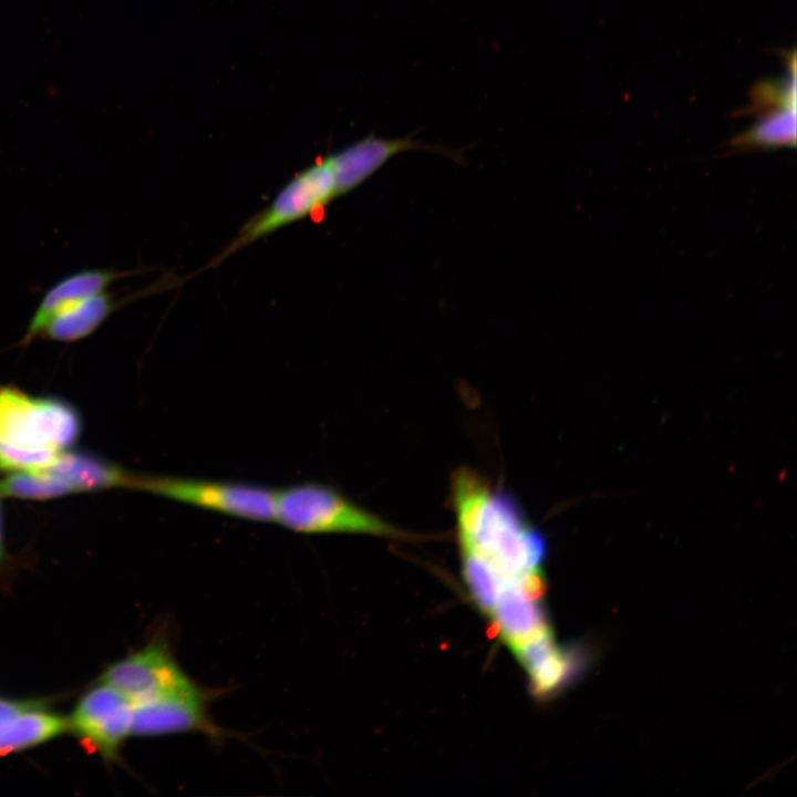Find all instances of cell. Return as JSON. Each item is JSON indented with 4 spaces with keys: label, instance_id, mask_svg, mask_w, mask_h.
<instances>
[{
    "label": "cell",
    "instance_id": "obj_1",
    "mask_svg": "<svg viewBox=\"0 0 797 797\" xmlns=\"http://www.w3.org/2000/svg\"><path fill=\"white\" fill-rule=\"evenodd\" d=\"M451 499L459 550L478 553L506 581L541 569L546 538L511 496L476 470L460 467L452 475Z\"/></svg>",
    "mask_w": 797,
    "mask_h": 797
},
{
    "label": "cell",
    "instance_id": "obj_2",
    "mask_svg": "<svg viewBox=\"0 0 797 797\" xmlns=\"http://www.w3.org/2000/svg\"><path fill=\"white\" fill-rule=\"evenodd\" d=\"M79 433V416L65 403L0 387L1 468L42 469L52 464Z\"/></svg>",
    "mask_w": 797,
    "mask_h": 797
},
{
    "label": "cell",
    "instance_id": "obj_3",
    "mask_svg": "<svg viewBox=\"0 0 797 797\" xmlns=\"http://www.w3.org/2000/svg\"><path fill=\"white\" fill-rule=\"evenodd\" d=\"M273 520L300 534H361L406 538L407 534L360 507L331 486L301 483L276 490Z\"/></svg>",
    "mask_w": 797,
    "mask_h": 797
},
{
    "label": "cell",
    "instance_id": "obj_4",
    "mask_svg": "<svg viewBox=\"0 0 797 797\" xmlns=\"http://www.w3.org/2000/svg\"><path fill=\"white\" fill-rule=\"evenodd\" d=\"M338 197L335 175L325 156L293 176L262 210L242 225L232 240L205 269L215 268L252 242L319 213Z\"/></svg>",
    "mask_w": 797,
    "mask_h": 797
},
{
    "label": "cell",
    "instance_id": "obj_5",
    "mask_svg": "<svg viewBox=\"0 0 797 797\" xmlns=\"http://www.w3.org/2000/svg\"><path fill=\"white\" fill-rule=\"evenodd\" d=\"M138 489L246 520L271 521L275 516L276 490L249 483L141 476Z\"/></svg>",
    "mask_w": 797,
    "mask_h": 797
},
{
    "label": "cell",
    "instance_id": "obj_6",
    "mask_svg": "<svg viewBox=\"0 0 797 797\" xmlns=\"http://www.w3.org/2000/svg\"><path fill=\"white\" fill-rule=\"evenodd\" d=\"M133 705L201 692L159 639L110 665L101 677Z\"/></svg>",
    "mask_w": 797,
    "mask_h": 797
},
{
    "label": "cell",
    "instance_id": "obj_7",
    "mask_svg": "<svg viewBox=\"0 0 797 797\" xmlns=\"http://www.w3.org/2000/svg\"><path fill=\"white\" fill-rule=\"evenodd\" d=\"M133 703L100 681L75 704L68 717V731L104 759L114 760L125 741L133 736Z\"/></svg>",
    "mask_w": 797,
    "mask_h": 797
},
{
    "label": "cell",
    "instance_id": "obj_8",
    "mask_svg": "<svg viewBox=\"0 0 797 797\" xmlns=\"http://www.w3.org/2000/svg\"><path fill=\"white\" fill-rule=\"evenodd\" d=\"M414 133L405 136L385 138L368 136L334 152L328 156L333 168L339 197L358 188L390 158L406 151H428L462 163L459 149L447 146L425 144L413 139Z\"/></svg>",
    "mask_w": 797,
    "mask_h": 797
},
{
    "label": "cell",
    "instance_id": "obj_9",
    "mask_svg": "<svg viewBox=\"0 0 797 797\" xmlns=\"http://www.w3.org/2000/svg\"><path fill=\"white\" fill-rule=\"evenodd\" d=\"M547 589L542 570L505 581L490 613L496 633L509 648L548 627L541 598Z\"/></svg>",
    "mask_w": 797,
    "mask_h": 797
},
{
    "label": "cell",
    "instance_id": "obj_10",
    "mask_svg": "<svg viewBox=\"0 0 797 797\" xmlns=\"http://www.w3.org/2000/svg\"><path fill=\"white\" fill-rule=\"evenodd\" d=\"M201 732L218 735L208 713V697L199 693L134 705L133 735L141 737Z\"/></svg>",
    "mask_w": 797,
    "mask_h": 797
},
{
    "label": "cell",
    "instance_id": "obj_11",
    "mask_svg": "<svg viewBox=\"0 0 797 797\" xmlns=\"http://www.w3.org/2000/svg\"><path fill=\"white\" fill-rule=\"evenodd\" d=\"M68 732V717L29 700L0 695V756L50 742Z\"/></svg>",
    "mask_w": 797,
    "mask_h": 797
},
{
    "label": "cell",
    "instance_id": "obj_12",
    "mask_svg": "<svg viewBox=\"0 0 797 797\" xmlns=\"http://www.w3.org/2000/svg\"><path fill=\"white\" fill-rule=\"evenodd\" d=\"M134 273V270L85 269L62 278L42 296L29 321L24 341L40 335L45 323L60 310L79 300L106 291L113 282Z\"/></svg>",
    "mask_w": 797,
    "mask_h": 797
},
{
    "label": "cell",
    "instance_id": "obj_13",
    "mask_svg": "<svg viewBox=\"0 0 797 797\" xmlns=\"http://www.w3.org/2000/svg\"><path fill=\"white\" fill-rule=\"evenodd\" d=\"M123 304V299L116 300L107 290L90 296L56 312L40 335L62 342L81 340L93 333Z\"/></svg>",
    "mask_w": 797,
    "mask_h": 797
},
{
    "label": "cell",
    "instance_id": "obj_14",
    "mask_svg": "<svg viewBox=\"0 0 797 797\" xmlns=\"http://www.w3.org/2000/svg\"><path fill=\"white\" fill-rule=\"evenodd\" d=\"M66 482L73 491L112 487L138 488L141 476L123 468L79 454L61 453L49 466L39 469Z\"/></svg>",
    "mask_w": 797,
    "mask_h": 797
},
{
    "label": "cell",
    "instance_id": "obj_15",
    "mask_svg": "<svg viewBox=\"0 0 797 797\" xmlns=\"http://www.w3.org/2000/svg\"><path fill=\"white\" fill-rule=\"evenodd\" d=\"M796 142V104L775 106L734 145L741 147L794 146Z\"/></svg>",
    "mask_w": 797,
    "mask_h": 797
},
{
    "label": "cell",
    "instance_id": "obj_16",
    "mask_svg": "<svg viewBox=\"0 0 797 797\" xmlns=\"http://www.w3.org/2000/svg\"><path fill=\"white\" fill-rule=\"evenodd\" d=\"M587 663V655L578 648L558 649L527 673L531 689L539 696H547L567 685Z\"/></svg>",
    "mask_w": 797,
    "mask_h": 797
},
{
    "label": "cell",
    "instance_id": "obj_17",
    "mask_svg": "<svg viewBox=\"0 0 797 797\" xmlns=\"http://www.w3.org/2000/svg\"><path fill=\"white\" fill-rule=\"evenodd\" d=\"M462 570L469 592L482 612L490 615L505 583L503 575L485 558L460 550Z\"/></svg>",
    "mask_w": 797,
    "mask_h": 797
},
{
    "label": "cell",
    "instance_id": "obj_18",
    "mask_svg": "<svg viewBox=\"0 0 797 797\" xmlns=\"http://www.w3.org/2000/svg\"><path fill=\"white\" fill-rule=\"evenodd\" d=\"M73 493L71 486L41 470H15L0 482V494L6 496L48 499Z\"/></svg>",
    "mask_w": 797,
    "mask_h": 797
},
{
    "label": "cell",
    "instance_id": "obj_19",
    "mask_svg": "<svg viewBox=\"0 0 797 797\" xmlns=\"http://www.w3.org/2000/svg\"><path fill=\"white\" fill-rule=\"evenodd\" d=\"M4 559V545L2 536V522H1V507H0V565Z\"/></svg>",
    "mask_w": 797,
    "mask_h": 797
}]
</instances>
